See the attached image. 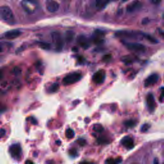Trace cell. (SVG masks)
Segmentation results:
<instances>
[{"mask_svg": "<svg viewBox=\"0 0 164 164\" xmlns=\"http://www.w3.org/2000/svg\"><path fill=\"white\" fill-rule=\"evenodd\" d=\"M144 34L141 32H137L133 31H119L116 32L115 36L122 38L124 39H142V37H144Z\"/></svg>", "mask_w": 164, "mask_h": 164, "instance_id": "1", "label": "cell"}, {"mask_svg": "<svg viewBox=\"0 0 164 164\" xmlns=\"http://www.w3.org/2000/svg\"><path fill=\"white\" fill-rule=\"evenodd\" d=\"M0 16L2 19L7 22H12L14 19L12 11L7 6L0 7Z\"/></svg>", "mask_w": 164, "mask_h": 164, "instance_id": "2", "label": "cell"}, {"mask_svg": "<svg viewBox=\"0 0 164 164\" xmlns=\"http://www.w3.org/2000/svg\"><path fill=\"white\" fill-rule=\"evenodd\" d=\"M123 43L127 49L134 52L144 53L146 50L145 46L141 43H128V42H123Z\"/></svg>", "mask_w": 164, "mask_h": 164, "instance_id": "3", "label": "cell"}, {"mask_svg": "<svg viewBox=\"0 0 164 164\" xmlns=\"http://www.w3.org/2000/svg\"><path fill=\"white\" fill-rule=\"evenodd\" d=\"M82 74L79 73H73L65 76L63 80V83L65 85H69L74 84L80 81L82 78Z\"/></svg>", "mask_w": 164, "mask_h": 164, "instance_id": "4", "label": "cell"}, {"mask_svg": "<svg viewBox=\"0 0 164 164\" xmlns=\"http://www.w3.org/2000/svg\"><path fill=\"white\" fill-rule=\"evenodd\" d=\"M51 37L53 43L55 44L56 49L57 51H61L64 45V42L61 35L57 32H54L51 34Z\"/></svg>", "mask_w": 164, "mask_h": 164, "instance_id": "5", "label": "cell"}, {"mask_svg": "<svg viewBox=\"0 0 164 164\" xmlns=\"http://www.w3.org/2000/svg\"><path fill=\"white\" fill-rule=\"evenodd\" d=\"M105 76L106 74L105 71L99 70L94 74L93 77H92V80L96 84H101V83H103V82L105 81Z\"/></svg>", "mask_w": 164, "mask_h": 164, "instance_id": "6", "label": "cell"}, {"mask_svg": "<svg viewBox=\"0 0 164 164\" xmlns=\"http://www.w3.org/2000/svg\"><path fill=\"white\" fill-rule=\"evenodd\" d=\"M10 153L12 155V156L15 158V159H19L21 156L22 153L21 148L19 144H15L12 145L10 148Z\"/></svg>", "mask_w": 164, "mask_h": 164, "instance_id": "7", "label": "cell"}, {"mask_svg": "<svg viewBox=\"0 0 164 164\" xmlns=\"http://www.w3.org/2000/svg\"><path fill=\"white\" fill-rule=\"evenodd\" d=\"M159 80V76L157 74H153L148 76L144 82V86L145 87H150L151 85H154Z\"/></svg>", "mask_w": 164, "mask_h": 164, "instance_id": "8", "label": "cell"}, {"mask_svg": "<svg viewBox=\"0 0 164 164\" xmlns=\"http://www.w3.org/2000/svg\"><path fill=\"white\" fill-rule=\"evenodd\" d=\"M47 10L50 12H55L59 8V5L55 0H47L46 3Z\"/></svg>", "mask_w": 164, "mask_h": 164, "instance_id": "9", "label": "cell"}, {"mask_svg": "<svg viewBox=\"0 0 164 164\" xmlns=\"http://www.w3.org/2000/svg\"><path fill=\"white\" fill-rule=\"evenodd\" d=\"M147 105L150 112H153L154 111L155 108H156V102H155L154 96L152 94H149L148 95Z\"/></svg>", "mask_w": 164, "mask_h": 164, "instance_id": "10", "label": "cell"}, {"mask_svg": "<svg viewBox=\"0 0 164 164\" xmlns=\"http://www.w3.org/2000/svg\"><path fill=\"white\" fill-rule=\"evenodd\" d=\"M121 144H123L125 148L128 150H132L134 148V142L133 140L130 137H124L121 140Z\"/></svg>", "mask_w": 164, "mask_h": 164, "instance_id": "11", "label": "cell"}, {"mask_svg": "<svg viewBox=\"0 0 164 164\" xmlns=\"http://www.w3.org/2000/svg\"><path fill=\"white\" fill-rule=\"evenodd\" d=\"M21 34V32L18 30H10L6 32L4 36L6 38H7V39L12 40L19 37Z\"/></svg>", "mask_w": 164, "mask_h": 164, "instance_id": "12", "label": "cell"}, {"mask_svg": "<svg viewBox=\"0 0 164 164\" xmlns=\"http://www.w3.org/2000/svg\"><path fill=\"white\" fill-rule=\"evenodd\" d=\"M78 43L80 44V46L82 47L83 49H88L90 46V44L89 43V40L84 35H80L77 38Z\"/></svg>", "mask_w": 164, "mask_h": 164, "instance_id": "13", "label": "cell"}, {"mask_svg": "<svg viewBox=\"0 0 164 164\" xmlns=\"http://www.w3.org/2000/svg\"><path fill=\"white\" fill-rule=\"evenodd\" d=\"M141 7H142L141 3L139 1H135L128 6L127 11L128 12H135L137 10H139L140 8H141Z\"/></svg>", "mask_w": 164, "mask_h": 164, "instance_id": "14", "label": "cell"}, {"mask_svg": "<svg viewBox=\"0 0 164 164\" xmlns=\"http://www.w3.org/2000/svg\"><path fill=\"white\" fill-rule=\"evenodd\" d=\"M110 1H111V0H96V8L98 10H102L105 8Z\"/></svg>", "mask_w": 164, "mask_h": 164, "instance_id": "15", "label": "cell"}, {"mask_svg": "<svg viewBox=\"0 0 164 164\" xmlns=\"http://www.w3.org/2000/svg\"><path fill=\"white\" fill-rule=\"evenodd\" d=\"M74 36V33L72 31H67L65 34V38L67 42H71Z\"/></svg>", "mask_w": 164, "mask_h": 164, "instance_id": "16", "label": "cell"}, {"mask_svg": "<svg viewBox=\"0 0 164 164\" xmlns=\"http://www.w3.org/2000/svg\"><path fill=\"white\" fill-rule=\"evenodd\" d=\"M65 135H66L67 138L71 139L73 138L74 135H75V133H74V131L72 129L69 128V129L66 130V132H65Z\"/></svg>", "mask_w": 164, "mask_h": 164, "instance_id": "17", "label": "cell"}, {"mask_svg": "<svg viewBox=\"0 0 164 164\" xmlns=\"http://www.w3.org/2000/svg\"><path fill=\"white\" fill-rule=\"evenodd\" d=\"M124 124L127 128H132L135 126L136 123L133 120H128L126 121H125Z\"/></svg>", "mask_w": 164, "mask_h": 164, "instance_id": "18", "label": "cell"}, {"mask_svg": "<svg viewBox=\"0 0 164 164\" xmlns=\"http://www.w3.org/2000/svg\"><path fill=\"white\" fill-rule=\"evenodd\" d=\"M122 60H123V62H124V63L126 64H130L133 62V60L132 59V58H131L130 56H123V58H122Z\"/></svg>", "mask_w": 164, "mask_h": 164, "instance_id": "19", "label": "cell"}, {"mask_svg": "<svg viewBox=\"0 0 164 164\" xmlns=\"http://www.w3.org/2000/svg\"><path fill=\"white\" fill-rule=\"evenodd\" d=\"M93 130L95 131V132L100 133L103 131V127L99 124H96L94 126Z\"/></svg>", "mask_w": 164, "mask_h": 164, "instance_id": "20", "label": "cell"}, {"mask_svg": "<svg viewBox=\"0 0 164 164\" xmlns=\"http://www.w3.org/2000/svg\"><path fill=\"white\" fill-rule=\"evenodd\" d=\"M122 162L121 159H108L106 161V163H121Z\"/></svg>", "mask_w": 164, "mask_h": 164, "instance_id": "21", "label": "cell"}, {"mask_svg": "<svg viewBox=\"0 0 164 164\" xmlns=\"http://www.w3.org/2000/svg\"><path fill=\"white\" fill-rule=\"evenodd\" d=\"M144 37L145 38H147V39H148L149 41H150L151 43H158L157 40L155 39L154 38L152 37L151 36V35L144 34Z\"/></svg>", "mask_w": 164, "mask_h": 164, "instance_id": "22", "label": "cell"}, {"mask_svg": "<svg viewBox=\"0 0 164 164\" xmlns=\"http://www.w3.org/2000/svg\"><path fill=\"white\" fill-rule=\"evenodd\" d=\"M40 47H41L42 48L44 49H48L50 47V45L49 44L46 43H40Z\"/></svg>", "mask_w": 164, "mask_h": 164, "instance_id": "23", "label": "cell"}, {"mask_svg": "<svg viewBox=\"0 0 164 164\" xmlns=\"http://www.w3.org/2000/svg\"><path fill=\"white\" fill-rule=\"evenodd\" d=\"M149 128H150V125L148 124H144L143 126L141 127V132H145L148 130Z\"/></svg>", "mask_w": 164, "mask_h": 164, "instance_id": "24", "label": "cell"}, {"mask_svg": "<svg viewBox=\"0 0 164 164\" xmlns=\"http://www.w3.org/2000/svg\"><path fill=\"white\" fill-rule=\"evenodd\" d=\"M58 89V83H55V84H53L51 87V92H55Z\"/></svg>", "mask_w": 164, "mask_h": 164, "instance_id": "25", "label": "cell"}, {"mask_svg": "<svg viewBox=\"0 0 164 164\" xmlns=\"http://www.w3.org/2000/svg\"><path fill=\"white\" fill-rule=\"evenodd\" d=\"M6 135V130L3 128H0V138H3Z\"/></svg>", "mask_w": 164, "mask_h": 164, "instance_id": "26", "label": "cell"}, {"mask_svg": "<svg viewBox=\"0 0 164 164\" xmlns=\"http://www.w3.org/2000/svg\"><path fill=\"white\" fill-rule=\"evenodd\" d=\"M161 90H162V92H161V95L160 96V101H162V99L164 98V88L162 87Z\"/></svg>", "mask_w": 164, "mask_h": 164, "instance_id": "27", "label": "cell"}, {"mask_svg": "<svg viewBox=\"0 0 164 164\" xmlns=\"http://www.w3.org/2000/svg\"><path fill=\"white\" fill-rule=\"evenodd\" d=\"M111 55H105V56H104V58H103V60L104 61H105V62H108L109 61L110 59H111Z\"/></svg>", "mask_w": 164, "mask_h": 164, "instance_id": "28", "label": "cell"}, {"mask_svg": "<svg viewBox=\"0 0 164 164\" xmlns=\"http://www.w3.org/2000/svg\"><path fill=\"white\" fill-rule=\"evenodd\" d=\"M69 153H70L71 155H73V156H74V155H76L77 154V151H76V150H73H73H70Z\"/></svg>", "mask_w": 164, "mask_h": 164, "instance_id": "29", "label": "cell"}, {"mask_svg": "<svg viewBox=\"0 0 164 164\" xmlns=\"http://www.w3.org/2000/svg\"><path fill=\"white\" fill-rule=\"evenodd\" d=\"M153 1L154 3H160V0H153Z\"/></svg>", "mask_w": 164, "mask_h": 164, "instance_id": "30", "label": "cell"}, {"mask_svg": "<svg viewBox=\"0 0 164 164\" xmlns=\"http://www.w3.org/2000/svg\"><path fill=\"white\" fill-rule=\"evenodd\" d=\"M2 51H3V48H2V47L0 45V53H1L2 52Z\"/></svg>", "mask_w": 164, "mask_h": 164, "instance_id": "31", "label": "cell"}, {"mask_svg": "<svg viewBox=\"0 0 164 164\" xmlns=\"http://www.w3.org/2000/svg\"><path fill=\"white\" fill-rule=\"evenodd\" d=\"M33 163V162H31V161H26V163Z\"/></svg>", "mask_w": 164, "mask_h": 164, "instance_id": "32", "label": "cell"}, {"mask_svg": "<svg viewBox=\"0 0 164 164\" xmlns=\"http://www.w3.org/2000/svg\"><path fill=\"white\" fill-rule=\"evenodd\" d=\"M111 1H116V0H111Z\"/></svg>", "mask_w": 164, "mask_h": 164, "instance_id": "33", "label": "cell"}, {"mask_svg": "<svg viewBox=\"0 0 164 164\" xmlns=\"http://www.w3.org/2000/svg\"><path fill=\"white\" fill-rule=\"evenodd\" d=\"M0 110H1V106H0Z\"/></svg>", "mask_w": 164, "mask_h": 164, "instance_id": "34", "label": "cell"}, {"mask_svg": "<svg viewBox=\"0 0 164 164\" xmlns=\"http://www.w3.org/2000/svg\"><path fill=\"white\" fill-rule=\"evenodd\" d=\"M124 1H127V0H124Z\"/></svg>", "mask_w": 164, "mask_h": 164, "instance_id": "35", "label": "cell"}]
</instances>
